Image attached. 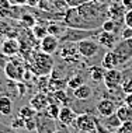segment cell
<instances>
[{"label":"cell","mask_w":132,"mask_h":133,"mask_svg":"<svg viewBox=\"0 0 132 133\" xmlns=\"http://www.w3.org/2000/svg\"><path fill=\"white\" fill-rule=\"evenodd\" d=\"M103 125H104L107 129L115 132L117 129L121 126V121H120V118L117 116V114H112L107 118H103Z\"/></svg>","instance_id":"44dd1931"},{"label":"cell","mask_w":132,"mask_h":133,"mask_svg":"<svg viewBox=\"0 0 132 133\" xmlns=\"http://www.w3.org/2000/svg\"><path fill=\"white\" fill-rule=\"evenodd\" d=\"M76 49L79 52V55L89 59V57H93L98 53L100 44H98V41H94L91 38H84L81 41L76 42Z\"/></svg>","instance_id":"8992f818"},{"label":"cell","mask_w":132,"mask_h":133,"mask_svg":"<svg viewBox=\"0 0 132 133\" xmlns=\"http://www.w3.org/2000/svg\"><path fill=\"white\" fill-rule=\"evenodd\" d=\"M16 87L18 88V97H24V94L27 92V87H26V83L23 81H17Z\"/></svg>","instance_id":"8d00e7d4"},{"label":"cell","mask_w":132,"mask_h":133,"mask_svg":"<svg viewBox=\"0 0 132 133\" xmlns=\"http://www.w3.org/2000/svg\"><path fill=\"white\" fill-rule=\"evenodd\" d=\"M11 10L13 4L10 3V0H0V18H11Z\"/></svg>","instance_id":"603a6c76"},{"label":"cell","mask_w":132,"mask_h":133,"mask_svg":"<svg viewBox=\"0 0 132 133\" xmlns=\"http://www.w3.org/2000/svg\"><path fill=\"white\" fill-rule=\"evenodd\" d=\"M46 34H48V28H46V27H41V25H34L33 27L34 38H37V39H40V41H41Z\"/></svg>","instance_id":"f546056e"},{"label":"cell","mask_w":132,"mask_h":133,"mask_svg":"<svg viewBox=\"0 0 132 133\" xmlns=\"http://www.w3.org/2000/svg\"><path fill=\"white\" fill-rule=\"evenodd\" d=\"M112 51L118 57L120 64H127L129 60H132V38L117 42Z\"/></svg>","instance_id":"277c9868"},{"label":"cell","mask_w":132,"mask_h":133,"mask_svg":"<svg viewBox=\"0 0 132 133\" xmlns=\"http://www.w3.org/2000/svg\"><path fill=\"white\" fill-rule=\"evenodd\" d=\"M121 3H122V4L127 7V10L132 9V0H121Z\"/></svg>","instance_id":"7bdbcfd3"},{"label":"cell","mask_w":132,"mask_h":133,"mask_svg":"<svg viewBox=\"0 0 132 133\" xmlns=\"http://www.w3.org/2000/svg\"><path fill=\"white\" fill-rule=\"evenodd\" d=\"M101 66L104 67V69H115L117 66H120V62H118V57L117 55L114 53L112 49H110L108 52L104 53V56H103V60H101Z\"/></svg>","instance_id":"2e32d148"},{"label":"cell","mask_w":132,"mask_h":133,"mask_svg":"<svg viewBox=\"0 0 132 133\" xmlns=\"http://www.w3.org/2000/svg\"><path fill=\"white\" fill-rule=\"evenodd\" d=\"M117 108H118L117 107V102L112 101V99H110V98L100 99L97 102V105H96V109H97V112L101 118H107V116H110V115L115 114Z\"/></svg>","instance_id":"7c38bea8"},{"label":"cell","mask_w":132,"mask_h":133,"mask_svg":"<svg viewBox=\"0 0 132 133\" xmlns=\"http://www.w3.org/2000/svg\"><path fill=\"white\" fill-rule=\"evenodd\" d=\"M49 104H51L49 95L46 94V92H41V91H38L35 95H33V98H31V101H30V105L33 107L37 112H44Z\"/></svg>","instance_id":"5bb4252c"},{"label":"cell","mask_w":132,"mask_h":133,"mask_svg":"<svg viewBox=\"0 0 132 133\" xmlns=\"http://www.w3.org/2000/svg\"><path fill=\"white\" fill-rule=\"evenodd\" d=\"M87 2L89 0H65L67 9H76V7L84 4V3H87Z\"/></svg>","instance_id":"d6a6232c"},{"label":"cell","mask_w":132,"mask_h":133,"mask_svg":"<svg viewBox=\"0 0 132 133\" xmlns=\"http://www.w3.org/2000/svg\"><path fill=\"white\" fill-rule=\"evenodd\" d=\"M104 85L107 90H114L121 87V83H122V71L115 69H107L104 73Z\"/></svg>","instance_id":"ba28073f"},{"label":"cell","mask_w":132,"mask_h":133,"mask_svg":"<svg viewBox=\"0 0 132 133\" xmlns=\"http://www.w3.org/2000/svg\"><path fill=\"white\" fill-rule=\"evenodd\" d=\"M115 133H132V121L121 123V126L115 130Z\"/></svg>","instance_id":"1f68e13d"},{"label":"cell","mask_w":132,"mask_h":133,"mask_svg":"<svg viewBox=\"0 0 132 133\" xmlns=\"http://www.w3.org/2000/svg\"><path fill=\"white\" fill-rule=\"evenodd\" d=\"M37 121V133H53L56 130V121L49 118L45 112H37L35 115Z\"/></svg>","instance_id":"52a82bcc"},{"label":"cell","mask_w":132,"mask_h":133,"mask_svg":"<svg viewBox=\"0 0 132 133\" xmlns=\"http://www.w3.org/2000/svg\"><path fill=\"white\" fill-rule=\"evenodd\" d=\"M125 13H127V7L121 2H112V4L108 7V17L118 24L124 23Z\"/></svg>","instance_id":"4fadbf2b"},{"label":"cell","mask_w":132,"mask_h":133,"mask_svg":"<svg viewBox=\"0 0 132 133\" xmlns=\"http://www.w3.org/2000/svg\"><path fill=\"white\" fill-rule=\"evenodd\" d=\"M121 37H122V39H131L132 38V28H129V27L124 28L122 32H121Z\"/></svg>","instance_id":"f35d334b"},{"label":"cell","mask_w":132,"mask_h":133,"mask_svg":"<svg viewBox=\"0 0 132 133\" xmlns=\"http://www.w3.org/2000/svg\"><path fill=\"white\" fill-rule=\"evenodd\" d=\"M97 133H115V132H112V130H110V129H107L104 125H103L101 122L97 119Z\"/></svg>","instance_id":"74e56055"},{"label":"cell","mask_w":132,"mask_h":133,"mask_svg":"<svg viewBox=\"0 0 132 133\" xmlns=\"http://www.w3.org/2000/svg\"><path fill=\"white\" fill-rule=\"evenodd\" d=\"M28 0H10V3H11L13 6H26Z\"/></svg>","instance_id":"60d3db41"},{"label":"cell","mask_w":132,"mask_h":133,"mask_svg":"<svg viewBox=\"0 0 132 133\" xmlns=\"http://www.w3.org/2000/svg\"><path fill=\"white\" fill-rule=\"evenodd\" d=\"M97 41L101 46H104L107 49H112L117 44V34L114 32H108V31H100L97 35Z\"/></svg>","instance_id":"9a60e30c"},{"label":"cell","mask_w":132,"mask_h":133,"mask_svg":"<svg viewBox=\"0 0 132 133\" xmlns=\"http://www.w3.org/2000/svg\"><path fill=\"white\" fill-rule=\"evenodd\" d=\"M40 48L42 52L52 55V53H55L59 49V38L52 34H46L40 41Z\"/></svg>","instance_id":"8fae6325"},{"label":"cell","mask_w":132,"mask_h":133,"mask_svg":"<svg viewBox=\"0 0 132 133\" xmlns=\"http://www.w3.org/2000/svg\"><path fill=\"white\" fill-rule=\"evenodd\" d=\"M115 114H117V116L120 118L121 123H124V122H131V121H132V108L128 107L125 102L121 104V105L117 108Z\"/></svg>","instance_id":"d6986e66"},{"label":"cell","mask_w":132,"mask_h":133,"mask_svg":"<svg viewBox=\"0 0 132 133\" xmlns=\"http://www.w3.org/2000/svg\"><path fill=\"white\" fill-rule=\"evenodd\" d=\"M53 133H70L69 130H67V128H65V126H60L59 129H56Z\"/></svg>","instance_id":"ee69618b"},{"label":"cell","mask_w":132,"mask_h":133,"mask_svg":"<svg viewBox=\"0 0 132 133\" xmlns=\"http://www.w3.org/2000/svg\"><path fill=\"white\" fill-rule=\"evenodd\" d=\"M24 122H26L24 123V129H27L30 132L37 129V121H35V118H30V119H26Z\"/></svg>","instance_id":"836d02e7"},{"label":"cell","mask_w":132,"mask_h":133,"mask_svg":"<svg viewBox=\"0 0 132 133\" xmlns=\"http://www.w3.org/2000/svg\"><path fill=\"white\" fill-rule=\"evenodd\" d=\"M60 107L59 104H55V102H51L48 107H46V109L44 111V112L48 115L49 118H52V119L58 121V116H59V112H60Z\"/></svg>","instance_id":"cb8c5ba5"},{"label":"cell","mask_w":132,"mask_h":133,"mask_svg":"<svg viewBox=\"0 0 132 133\" xmlns=\"http://www.w3.org/2000/svg\"><path fill=\"white\" fill-rule=\"evenodd\" d=\"M30 69L33 70L35 76H48L53 70V57L49 53L45 52H35L31 56V64Z\"/></svg>","instance_id":"7a4b0ae2"},{"label":"cell","mask_w":132,"mask_h":133,"mask_svg":"<svg viewBox=\"0 0 132 133\" xmlns=\"http://www.w3.org/2000/svg\"><path fill=\"white\" fill-rule=\"evenodd\" d=\"M74 128L79 133H97V118L89 114H80L76 118Z\"/></svg>","instance_id":"3957f363"},{"label":"cell","mask_w":132,"mask_h":133,"mask_svg":"<svg viewBox=\"0 0 132 133\" xmlns=\"http://www.w3.org/2000/svg\"><path fill=\"white\" fill-rule=\"evenodd\" d=\"M35 115H37V111L31 105H24L18 109V116H21L24 121L30 119V118H35Z\"/></svg>","instance_id":"d4e9b609"},{"label":"cell","mask_w":132,"mask_h":133,"mask_svg":"<svg viewBox=\"0 0 132 133\" xmlns=\"http://www.w3.org/2000/svg\"><path fill=\"white\" fill-rule=\"evenodd\" d=\"M20 48H21V45L17 41V38H6L2 42V45H0V52L4 56L13 57L20 52Z\"/></svg>","instance_id":"30bf717a"},{"label":"cell","mask_w":132,"mask_h":133,"mask_svg":"<svg viewBox=\"0 0 132 133\" xmlns=\"http://www.w3.org/2000/svg\"><path fill=\"white\" fill-rule=\"evenodd\" d=\"M10 28H11V27L9 25V23H7L6 20L0 18V42H3L7 37H9Z\"/></svg>","instance_id":"83f0119b"},{"label":"cell","mask_w":132,"mask_h":133,"mask_svg":"<svg viewBox=\"0 0 132 133\" xmlns=\"http://www.w3.org/2000/svg\"><path fill=\"white\" fill-rule=\"evenodd\" d=\"M24 119L21 116H17V118H14V119L11 121V128L13 129H23L24 128Z\"/></svg>","instance_id":"e575fe53"},{"label":"cell","mask_w":132,"mask_h":133,"mask_svg":"<svg viewBox=\"0 0 132 133\" xmlns=\"http://www.w3.org/2000/svg\"><path fill=\"white\" fill-rule=\"evenodd\" d=\"M81 84H84V80H83V77H81L80 74H74L73 77H70L69 80H67V87L72 88V90L77 88Z\"/></svg>","instance_id":"f1b7e54d"},{"label":"cell","mask_w":132,"mask_h":133,"mask_svg":"<svg viewBox=\"0 0 132 133\" xmlns=\"http://www.w3.org/2000/svg\"><path fill=\"white\" fill-rule=\"evenodd\" d=\"M108 16V7L98 0H89L76 9H67L65 23L67 27L80 30H96L101 27L104 18Z\"/></svg>","instance_id":"6da1fadb"},{"label":"cell","mask_w":132,"mask_h":133,"mask_svg":"<svg viewBox=\"0 0 132 133\" xmlns=\"http://www.w3.org/2000/svg\"><path fill=\"white\" fill-rule=\"evenodd\" d=\"M124 102H125L128 107L132 108V92H131V94H127V95H125V99H124Z\"/></svg>","instance_id":"b9f144b4"},{"label":"cell","mask_w":132,"mask_h":133,"mask_svg":"<svg viewBox=\"0 0 132 133\" xmlns=\"http://www.w3.org/2000/svg\"><path fill=\"white\" fill-rule=\"evenodd\" d=\"M121 88L125 94L132 92V66L128 69L122 70V83H121Z\"/></svg>","instance_id":"e0dca14e"},{"label":"cell","mask_w":132,"mask_h":133,"mask_svg":"<svg viewBox=\"0 0 132 133\" xmlns=\"http://www.w3.org/2000/svg\"><path fill=\"white\" fill-rule=\"evenodd\" d=\"M118 23H115L114 20L111 18H107L104 23L101 24V30L103 31H108V32H114V34H117L118 32Z\"/></svg>","instance_id":"484cf974"},{"label":"cell","mask_w":132,"mask_h":133,"mask_svg":"<svg viewBox=\"0 0 132 133\" xmlns=\"http://www.w3.org/2000/svg\"><path fill=\"white\" fill-rule=\"evenodd\" d=\"M0 115H2V114H0Z\"/></svg>","instance_id":"f6af8a7d"},{"label":"cell","mask_w":132,"mask_h":133,"mask_svg":"<svg viewBox=\"0 0 132 133\" xmlns=\"http://www.w3.org/2000/svg\"><path fill=\"white\" fill-rule=\"evenodd\" d=\"M124 24H125V27L132 28V9L127 10V13H125V18H124Z\"/></svg>","instance_id":"d590c367"},{"label":"cell","mask_w":132,"mask_h":133,"mask_svg":"<svg viewBox=\"0 0 132 133\" xmlns=\"http://www.w3.org/2000/svg\"><path fill=\"white\" fill-rule=\"evenodd\" d=\"M0 133H13V128H7L6 125H2L0 123Z\"/></svg>","instance_id":"ab89813d"},{"label":"cell","mask_w":132,"mask_h":133,"mask_svg":"<svg viewBox=\"0 0 132 133\" xmlns=\"http://www.w3.org/2000/svg\"><path fill=\"white\" fill-rule=\"evenodd\" d=\"M21 23H23L26 27H30V28H33L35 25L34 17L30 16V14H23V16H21Z\"/></svg>","instance_id":"4dcf8cb0"},{"label":"cell","mask_w":132,"mask_h":133,"mask_svg":"<svg viewBox=\"0 0 132 133\" xmlns=\"http://www.w3.org/2000/svg\"><path fill=\"white\" fill-rule=\"evenodd\" d=\"M46 28H48V34L55 35V37H58L59 39L66 32V30H67V27L63 28V27H60V25H56V24H52V25H49V27H46Z\"/></svg>","instance_id":"4316f807"},{"label":"cell","mask_w":132,"mask_h":133,"mask_svg":"<svg viewBox=\"0 0 132 133\" xmlns=\"http://www.w3.org/2000/svg\"><path fill=\"white\" fill-rule=\"evenodd\" d=\"M13 112V101L7 95H0V114L9 116Z\"/></svg>","instance_id":"ffe728a7"},{"label":"cell","mask_w":132,"mask_h":133,"mask_svg":"<svg viewBox=\"0 0 132 133\" xmlns=\"http://www.w3.org/2000/svg\"><path fill=\"white\" fill-rule=\"evenodd\" d=\"M77 114L74 112V109H72L69 105H63L60 108V112L58 116V122L60 126H65V128H70L74 126V122H76Z\"/></svg>","instance_id":"9c48e42d"},{"label":"cell","mask_w":132,"mask_h":133,"mask_svg":"<svg viewBox=\"0 0 132 133\" xmlns=\"http://www.w3.org/2000/svg\"><path fill=\"white\" fill-rule=\"evenodd\" d=\"M91 94H93V91H91L90 85H87V84H81L77 88L73 90V97L76 99H79V101H86V99H89L91 97Z\"/></svg>","instance_id":"ac0fdd59"},{"label":"cell","mask_w":132,"mask_h":133,"mask_svg":"<svg viewBox=\"0 0 132 133\" xmlns=\"http://www.w3.org/2000/svg\"><path fill=\"white\" fill-rule=\"evenodd\" d=\"M104 73H105V69L103 66H91L90 69H89L90 78L93 81H96V83L103 81V78H104Z\"/></svg>","instance_id":"7402d4cb"},{"label":"cell","mask_w":132,"mask_h":133,"mask_svg":"<svg viewBox=\"0 0 132 133\" xmlns=\"http://www.w3.org/2000/svg\"><path fill=\"white\" fill-rule=\"evenodd\" d=\"M24 73H26V67L20 60L11 59L10 62L6 63L4 66V74L9 80L11 81H23L24 80Z\"/></svg>","instance_id":"5b68a950"}]
</instances>
